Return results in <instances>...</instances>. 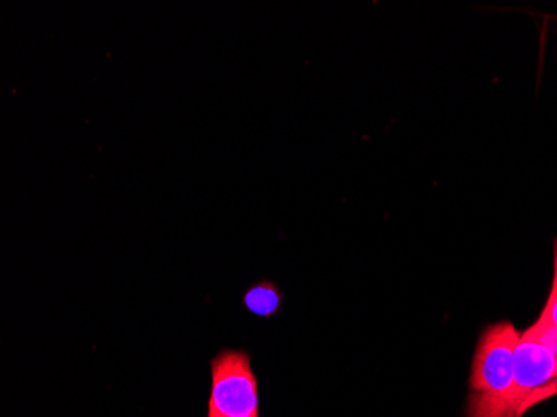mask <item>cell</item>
<instances>
[{
  "label": "cell",
  "mask_w": 557,
  "mask_h": 417,
  "mask_svg": "<svg viewBox=\"0 0 557 417\" xmlns=\"http://www.w3.org/2000/svg\"><path fill=\"white\" fill-rule=\"evenodd\" d=\"M519 338L521 334L511 322H497L481 334L469 378L471 393L512 396L515 353Z\"/></svg>",
  "instance_id": "2"
},
{
  "label": "cell",
  "mask_w": 557,
  "mask_h": 417,
  "mask_svg": "<svg viewBox=\"0 0 557 417\" xmlns=\"http://www.w3.org/2000/svg\"><path fill=\"white\" fill-rule=\"evenodd\" d=\"M208 417H259L258 376L246 351L222 349L212 357Z\"/></svg>",
  "instance_id": "1"
},
{
  "label": "cell",
  "mask_w": 557,
  "mask_h": 417,
  "mask_svg": "<svg viewBox=\"0 0 557 417\" xmlns=\"http://www.w3.org/2000/svg\"><path fill=\"white\" fill-rule=\"evenodd\" d=\"M540 318H543L544 321L550 326V329H553V331L557 334V243L556 247H554L553 287H550L549 297H547L546 306H544Z\"/></svg>",
  "instance_id": "4"
},
{
  "label": "cell",
  "mask_w": 557,
  "mask_h": 417,
  "mask_svg": "<svg viewBox=\"0 0 557 417\" xmlns=\"http://www.w3.org/2000/svg\"><path fill=\"white\" fill-rule=\"evenodd\" d=\"M243 303L252 315L259 316V318H271L281 310L283 294L274 282L261 281L246 291Z\"/></svg>",
  "instance_id": "3"
},
{
  "label": "cell",
  "mask_w": 557,
  "mask_h": 417,
  "mask_svg": "<svg viewBox=\"0 0 557 417\" xmlns=\"http://www.w3.org/2000/svg\"><path fill=\"white\" fill-rule=\"evenodd\" d=\"M557 394V381L553 382L549 388L543 389L541 393H537L536 396L531 397L528 403L522 407V416L528 413L531 407L537 406V404L543 403V401L549 400V397L556 396Z\"/></svg>",
  "instance_id": "5"
}]
</instances>
